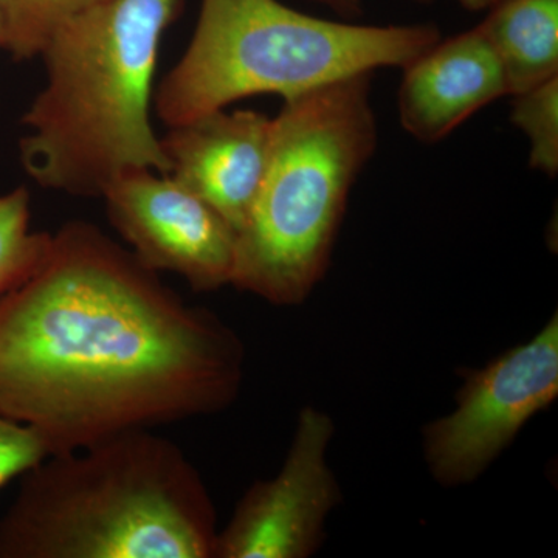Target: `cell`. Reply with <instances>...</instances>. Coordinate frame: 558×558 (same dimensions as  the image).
<instances>
[{"instance_id": "6", "label": "cell", "mask_w": 558, "mask_h": 558, "mask_svg": "<svg viewBox=\"0 0 558 558\" xmlns=\"http://www.w3.org/2000/svg\"><path fill=\"white\" fill-rule=\"evenodd\" d=\"M558 396V315L534 339L468 369L457 409L424 428L425 459L442 486L480 478L521 428Z\"/></svg>"}, {"instance_id": "17", "label": "cell", "mask_w": 558, "mask_h": 558, "mask_svg": "<svg viewBox=\"0 0 558 558\" xmlns=\"http://www.w3.org/2000/svg\"><path fill=\"white\" fill-rule=\"evenodd\" d=\"M462 9L469 11H484L494 9L498 3L505 2V0H457Z\"/></svg>"}, {"instance_id": "14", "label": "cell", "mask_w": 558, "mask_h": 558, "mask_svg": "<svg viewBox=\"0 0 558 558\" xmlns=\"http://www.w3.org/2000/svg\"><path fill=\"white\" fill-rule=\"evenodd\" d=\"M510 120L531 143L529 167L556 178L558 172V76L513 97Z\"/></svg>"}, {"instance_id": "10", "label": "cell", "mask_w": 558, "mask_h": 558, "mask_svg": "<svg viewBox=\"0 0 558 558\" xmlns=\"http://www.w3.org/2000/svg\"><path fill=\"white\" fill-rule=\"evenodd\" d=\"M509 95L505 70L480 27L424 51L403 68L399 119L422 143L446 138L473 113Z\"/></svg>"}, {"instance_id": "16", "label": "cell", "mask_w": 558, "mask_h": 558, "mask_svg": "<svg viewBox=\"0 0 558 558\" xmlns=\"http://www.w3.org/2000/svg\"><path fill=\"white\" fill-rule=\"evenodd\" d=\"M307 2L318 3L343 17H357L362 13V0H307ZM416 2L429 3L433 0H416Z\"/></svg>"}, {"instance_id": "18", "label": "cell", "mask_w": 558, "mask_h": 558, "mask_svg": "<svg viewBox=\"0 0 558 558\" xmlns=\"http://www.w3.org/2000/svg\"><path fill=\"white\" fill-rule=\"evenodd\" d=\"M0 49H3V24H2V14H0Z\"/></svg>"}, {"instance_id": "7", "label": "cell", "mask_w": 558, "mask_h": 558, "mask_svg": "<svg viewBox=\"0 0 558 558\" xmlns=\"http://www.w3.org/2000/svg\"><path fill=\"white\" fill-rule=\"evenodd\" d=\"M109 222L135 258L185 279L194 292L230 284L236 231L211 205L170 174L132 170L102 194Z\"/></svg>"}, {"instance_id": "3", "label": "cell", "mask_w": 558, "mask_h": 558, "mask_svg": "<svg viewBox=\"0 0 558 558\" xmlns=\"http://www.w3.org/2000/svg\"><path fill=\"white\" fill-rule=\"evenodd\" d=\"M183 0H106L51 36L47 84L25 112L24 170L38 185L102 197L132 170L168 174L150 124L160 40Z\"/></svg>"}, {"instance_id": "13", "label": "cell", "mask_w": 558, "mask_h": 558, "mask_svg": "<svg viewBox=\"0 0 558 558\" xmlns=\"http://www.w3.org/2000/svg\"><path fill=\"white\" fill-rule=\"evenodd\" d=\"M106 0H0L3 50L17 61L40 57L65 22Z\"/></svg>"}, {"instance_id": "15", "label": "cell", "mask_w": 558, "mask_h": 558, "mask_svg": "<svg viewBox=\"0 0 558 558\" xmlns=\"http://www.w3.org/2000/svg\"><path fill=\"white\" fill-rule=\"evenodd\" d=\"M39 432L0 414V488L50 457Z\"/></svg>"}, {"instance_id": "11", "label": "cell", "mask_w": 558, "mask_h": 558, "mask_svg": "<svg viewBox=\"0 0 558 558\" xmlns=\"http://www.w3.org/2000/svg\"><path fill=\"white\" fill-rule=\"evenodd\" d=\"M478 27L501 62L512 97L558 76V0H505Z\"/></svg>"}, {"instance_id": "2", "label": "cell", "mask_w": 558, "mask_h": 558, "mask_svg": "<svg viewBox=\"0 0 558 558\" xmlns=\"http://www.w3.org/2000/svg\"><path fill=\"white\" fill-rule=\"evenodd\" d=\"M0 558H215L218 517L178 444L130 429L21 476Z\"/></svg>"}, {"instance_id": "9", "label": "cell", "mask_w": 558, "mask_h": 558, "mask_svg": "<svg viewBox=\"0 0 558 558\" xmlns=\"http://www.w3.org/2000/svg\"><path fill=\"white\" fill-rule=\"evenodd\" d=\"M274 119L227 109L170 128L160 138L171 178L211 205L240 233L269 163Z\"/></svg>"}, {"instance_id": "8", "label": "cell", "mask_w": 558, "mask_h": 558, "mask_svg": "<svg viewBox=\"0 0 558 558\" xmlns=\"http://www.w3.org/2000/svg\"><path fill=\"white\" fill-rule=\"evenodd\" d=\"M329 414L300 413L284 464L275 478L256 481L216 538L215 558H306L325 538L326 519L341 501L329 468Z\"/></svg>"}, {"instance_id": "5", "label": "cell", "mask_w": 558, "mask_h": 558, "mask_svg": "<svg viewBox=\"0 0 558 558\" xmlns=\"http://www.w3.org/2000/svg\"><path fill=\"white\" fill-rule=\"evenodd\" d=\"M442 39L433 24L354 25L278 0H202L189 49L156 92L170 128L255 95L284 100L349 76L400 68Z\"/></svg>"}, {"instance_id": "4", "label": "cell", "mask_w": 558, "mask_h": 558, "mask_svg": "<svg viewBox=\"0 0 558 558\" xmlns=\"http://www.w3.org/2000/svg\"><path fill=\"white\" fill-rule=\"evenodd\" d=\"M373 73L284 100L266 174L236 236L230 284L299 306L329 269L349 194L379 142Z\"/></svg>"}, {"instance_id": "12", "label": "cell", "mask_w": 558, "mask_h": 558, "mask_svg": "<svg viewBox=\"0 0 558 558\" xmlns=\"http://www.w3.org/2000/svg\"><path fill=\"white\" fill-rule=\"evenodd\" d=\"M31 193L21 186L0 194V299L38 269L51 233L32 230Z\"/></svg>"}, {"instance_id": "1", "label": "cell", "mask_w": 558, "mask_h": 558, "mask_svg": "<svg viewBox=\"0 0 558 558\" xmlns=\"http://www.w3.org/2000/svg\"><path fill=\"white\" fill-rule=\"evenodd\" d=\"M244 369L222 318L83 220L51 234L38 269L0 299V414L51 454L220 413Z\"/></svg>"}]
</instances>
